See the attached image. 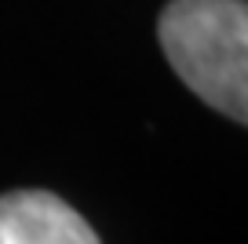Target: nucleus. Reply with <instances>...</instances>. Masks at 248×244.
<instances>
[{
  "mask_svg": "<svg viewBox=\"0 0 248 244\" xmlns=\"http://www.w3.org/2000/svg\"><path fill=\"white\" fill-rule=\"evenodd\" d=\"M164 59L212 109L248 121V8L245 0H171L157 22Z\"/></svg>",
  "mask_w": 248,
  "mask_h": 244,
  "instance_id": "obj_1",
  "label": "nucleus"
},
{
  "mask_svg": "<svg viewBox=\"0 0 248 244\" xmlns=\"http://www.w3.org/2000/svg\"><path fill=\"white\" fill-rule=\"evenodd\" d=\"M0 244H102L88 219L59 193H0Z\"/></svg>",
  "mask_w": 248,
  "mask_h": 244,
  "instance_id": "obj_2",
  "label": "nucleus"
}]
</instances>
